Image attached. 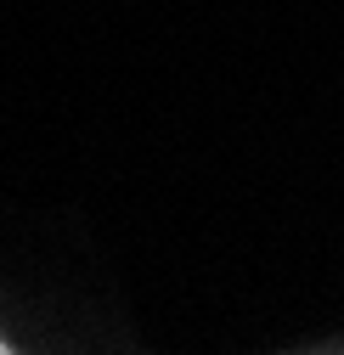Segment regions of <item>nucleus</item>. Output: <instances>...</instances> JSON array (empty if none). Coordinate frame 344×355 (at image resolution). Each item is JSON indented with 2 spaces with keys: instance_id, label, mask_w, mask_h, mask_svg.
Segmentation results:
<instances>
[{
  "instance_id": "f257e3e1",
  "label": "nucleus",
  "mask_w": 344,
  "mask_h": 355,
  "mask_svg": "<svg viewBox=\"0 0 344 355\" xmlns=\"http://www.w3.org/2000/svg\"><path fill=\"white\" fill-rule=\"evenodd\" d=\"M0 349H6V344H0Z\"/></svg>"
}]
</instances>
